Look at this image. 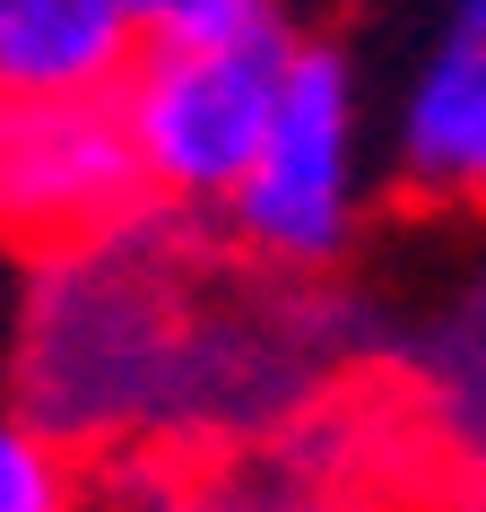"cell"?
<instances>
[{
    "instance_id": "obj_1",
    "label": "cell",
    "mask_w": 486,
    "mask_h": 512,
    "mask_svg": "<svg viewBox=\"0 0 486 512\" xmlns=\"http://www.w3.org/2000/svg\"><path fill=\"white\" fill-rule=\"evenodd\" d=\"M374 348V313L330 278L252 270L217 217L131 209L44 252L9 348V400L87 443H217L296 426Z\"/></svg>"
},
{
    "instance_id": "obj_2",
    "label": "cell",
    "mask_w": 486,
    "mask_h": 512,
    "mask_svg": "<svg viewBox=\"0 0 486 512\" xmlns=\"http://www.w3.org/2000/svg\"><path fill=\"white\" fill-rule=\"evenodd\" d=\"M382 191V131L374 87L348 35H304L287 44L270 131L243 165V183L217 209V235L270 278H339L365 252Z\"/></svg>"
},
{
    "instance_id": "obj_3",
    "label": "cell",
    "mask_w": 486,
    "mask_h": 512,
    "mask_svg": "<svg viewBox=\"0 0 486 512\" xmlns=\"http://www.w3.org/2000/svg\"><path fill=\"white\" fill-rule=\"evenodd\" d=\"M382 183L426 217H486V0H365Z\"/></svg>"
},
{
    "instance_id": "obj_4",
    "label": "cell",
    "mask_w": 486,
    "mask_h": 512,
    "mask_svg": "<svg viewBox=\"0 0 486 512\" xmlns=\"http://www.w3.org/2000/svg\"><path fill=\"white\" fill-rule=\"evenodd\" d=\"M296 27L270 35H148L139 61L113 79L122 122H131L148 200L191 217H217L226 191L243 183V165L270 131L278 70H287Z\"/></svg>"
},
{
    "instance_id": "obj_5",
    "label": "cell",
    "mask_w": 486,
    "mask_h": 512,
    "mask_svg": "<svg viewBox=\"0 0 486 512\" xmlns=\"http://www.w3.org/2000/svg\"><path fill=\"white\" fill-rule=\"evenodd\" d=\"M148 209L131 122L113 87H0V243L70 252V243Z\"/></svg>"
},
{
    "instance_id": "obj_6",
    "label": "cell",
    "mask_w": 486,
    "mask_h": 512,
    "mask_svg": "<svg viewBox=\"0 0 486 512\" xmlns=\"http://www.w3.org/2000/svg\"><path fill=\"white\" fill-rule=\"evenodd\" d=\"M374 356H391L408 382V400L426 408V426L443 443L486 460V270L460 278V296H443L434 313L382 330L374 322Z\"/></svg>"
},
{
    "instance_id": "obj_7",
    "label": "cell",
    "mask_w": 486,
    "mask_h": 512,
    "mask_svg": "<svg viewBox=\"0 0 486 512\" xmlns=\"http://www.w3.org/2000/svg\"><path fill=\"white\" fill-rule=\"evenodd\" d=\"M139 44L131 0H0V87H113Z\"/></svg>"
},
{
    "instance_id": "obj_8",
    "label": "cell",
    "mask_w": 486,
    "mask_h": 512,
    "mask_svg": "<svg viewBox=\"0 0 486 512\" xmlns=\"http://www.w3.org/2000/svg\"><path fill=\"white\" fill-rule=\"evenodd\" d=\"M0 512H79V452L0 400Z\"/></svg>"
},
{
    "instance_id": "obj_9",
    "label": "cell",
    "mask_w": 486,
    "mask_h": 512,
    "mask_svg": "<svg viewBox=\"0 0 486 512\" xmlns=\"http://www.w3.org/2000/svg\"><path fill=\"white\" fill-rule=\"evenodd\" d=\"M139 35H270L296 27V0H131Z\"/></svg>"
}]
</instances>
